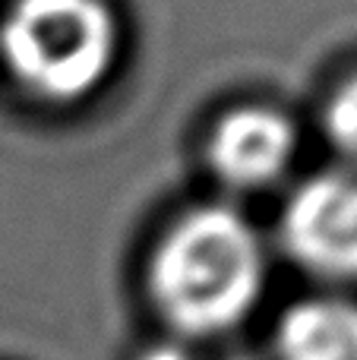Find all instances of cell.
Here are the masks:
<instances>
[{"label": "cell", "instance_id": "cell-3", "mask_svg": "<svg viewBox=\"0 0 357 360\" xmlns=\"http://www.w3.org/2000/svg\"><path fill=\"white\" fill-rule=\"evenodd\" d=\"M282 240L307 272L357 281V177L320 174L297 186L282 215Z\"/></svg>", "mask_w": 357, "mask_h": 360}, {"label": "cell", "instance_id": "cell-6", "mask_svg": "<svg viewBox=\"0 0 357 360\" xmlns=\"http://www.w3.org/2000/svg\"><path fill=\"white\" fill-rule=\"evenodd\" d=\"M326 133L329 143L345 158L357 162V73L345 79L326 108Z\"/></svg>", "mask_w": 357, "mask_h": 360}, {"label": "cell", "instance_id": "cell-2", "mask_svg": "<svg viewBox=\"0 0 357 360\" xmlns=\"http://www.w3.org/2000/svg\"><path fill=\"white\" fill-rule=\"evenodd\" d=\"M0 54L22 89L54 105L92 95L117 57V22L105 0H13Z\"/></svg>", "mask_w": 357, "mask_h": 360}, {"label": "cell", "instance_id": "cell-1", "mask_svg": "<svg viewBox=\"0 0 357 360\" xmlns=\"http://www.w3.org/2000/svg\"><path fill=\"white\" fill-rule=\"evenodd\" d=\"M149 297L181 338L238 329L266 288V253L244 215L202 205L168 228L149 259Z\"/></svg>", "mask_w": 357, "mask_h": 360}, {"label": "cell", "instance_id": "cell-4", "mask_svg": "<svg viewBox=\"0 0 357 360\" xmlns=\"http://www.w3.org/2000/svg\"><path fill=\"white\" fill-rule=\"evenodd\" d=\"M294 124L275 108H238L209 139V165L225 184L257 190L278 180L294 155Z\"/></svg>", "mask_w": 357, "mask_h": 360}, {"label": "cell", "instance_id": "cell-5", "mask_svg": "<svg viewBox=\"0 0 357 360\" xmlns=\"http://www.w3.org/2000/svg\"><path fill=\"white\" fill-rule=\"evenodd\" d=\"M278 360H357V300L304 297L275 323Z\"/></svg>", "mask_w": 357, "mask_h": 360}, {"label": "cell", "instance_id": "cell-7", "mask_svg": "<svg viewBox=\"0 0 357 360\" xmlns=\"http://www.w3.org/2000/svg\"><path fill=\"white\" fill-rule=\"evenodd\" d=\"M139 360H190V354L181 348V345H155V348L143 351Z\"/></svg>", "mask_w": 357, "mask_h": 360}]
</instances>
